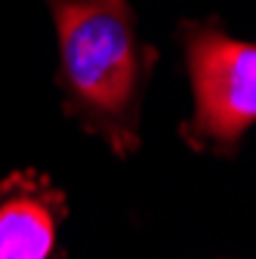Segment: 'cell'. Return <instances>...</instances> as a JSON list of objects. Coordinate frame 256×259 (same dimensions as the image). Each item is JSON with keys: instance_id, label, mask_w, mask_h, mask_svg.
<instances>
[{"instance_id": "obj_1", "label": "cell", "mask_w": 256, "mask_h": 259, "mask_svg": "<svg viewBox=\"0 0 256 259\" xmlns=\"http://www.w3.org/2000/svg\"><path fill=\"white\" fill-rule=\"evenodd\" d=\"M59 34L68 111L117 154L139 145V102L154 50L139 44L126 0H47Z\"/></svg>"}, {"instance_id": "obj_2", "label": "cell", "mask_w": 256, "mask_h": 259, "mask_svg": "<svg viewBox=\"0 0 256 259\" xmlns=\"http://www.w3.org/2000/svg\"><path fill=\"white\" fill-rule=\"evenodd\" d=\"M182 40L195 96L182 136L195 148L235 151L256 123V44L235 40L213 25H182Z\"/></svg>"}, {"instance_id": "obj_3", "label": "cell", "mask_w": 256, "mask_h": 259, "mask_svg": "<svg viewBox=\"0 0 256 259\" xmlns=\"http://www.w3.org/2000/svg\"><path fill=\"white\" fill-rule=\"evenodd\" d=\"M65 213V194L44 173H10L0 182V259H50Z\"/></svg>"}]
</instances>
